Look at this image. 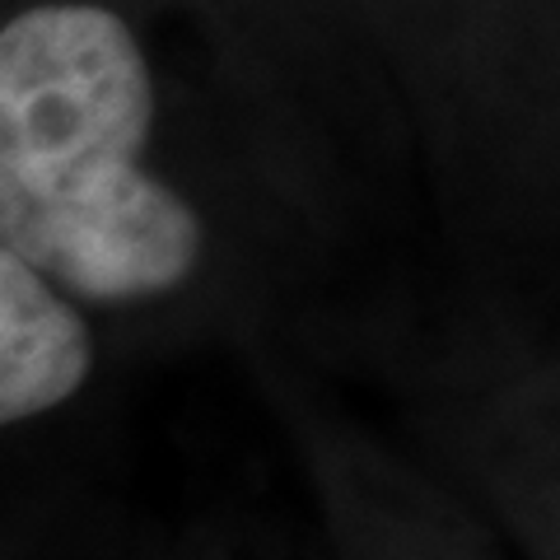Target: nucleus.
Listing matches in <instances>:
<instances>
[{"mask_svg":"<svg viewBox=\"0 0 560 560\" xmlns=\"http://www.w3.org/2000/svg\"><path fill=\"white\" fill-rule=\"evenodd\" d=\"M154 84L113 10L43 5L0 28V248L47 285L121 304L183 285L201 220L140 173Z\"/></svg>","mask_w":560,"mask_h":560,"instance_id":"f257e3e1","label":"nucleus"},{"mask_svg":"<svg viewBox=\"0 0 560 560\" xmlns=\"http://www.w3.org/2000/svg\"><path fill=\"white\" fill-rule=\"evenodd\" d=\"M94 364L90 327L43 276L0 248V425L80 393Z\"/></svg>","mask_w":560,"mask_h":560,"instance_id":"f03ea898","label":"nucleus"}]
</instances>
